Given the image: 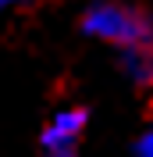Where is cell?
Masks as SVG:
<instances>
[{"label":"cell","mask_w":153,"mask_h":157,"mask_svg":"<svg viewBox=\"0 0 153 157\" xmlns=\"http://www.w3.org/2000/svg\"><path fill=\"white\" fill-rule=\"evenodd\" d=\"M29 0H0V14H11V11H18V7H25Z\"/></svg>","instance_id":"5b68a950"},{"label":"cell","mask_w":153,"mask_h":157,"mask_svg":"<svg viewBox=\"0 0 153 157\" xmlns=\"http://www.w3.org/2000/svg\"><path fill=\"white\" fill-rule=\"evenodd\" d=\"M57 157H75V154H57Z\"/></svg>","instance_id":"8992f818"},{"label":"cell","mask_w":153,"mask_h":157,"mask_svg":"<svg viewBox=\"0 0 153 157\" xmlns=\"http://www.w3.org/2000/svg\"><path fill=\"white\" fill-rule=\"evenodd\" d=\"M135 157H153V121L143 128V136L135 139Z\"/></svg>","instance_id":"277c9868"},{"label":"cell","mask_w":153,"mask_h":157,"mask_svg":"<svg viewBox=\"0 0 153 157\" xmlns=\"http://www.w3.org/2000/svg\"><path fill=\"white\" fill-rule=\"evenodd\" d=\"M121 71L128 75L132 86H153V36L139 39L132 47H121Z\"/></svg>","instance_id":"3957f363"},{"label":"cell","mask_w":153,"mask_h":157,"mask_svg":"<svg viewBox=\"0 0 153 157\" xmlns=\"http://www.w3.org/2000/svg\"><path fill=\"white\" fill-rule=\"evenodd\" d=\"M78 29L96 43H110V47L121 50V47H132L139 39L153 36V18L146 11L125 4V0H93L82 11Z\"/></svg>","instance_id":"6da1fadb"},{"label":"cell","mask_w":153,"mask_h":157,"mask_svg":"<svg viewBox=\"0 0 153 157\" xmlns=\"http://www.w3.org/2000/svg\"><path fill=\"white\" fill-rule=\"evenodd\" d=\"M89 125V114L86 107H61L57 114L50 118L43 132H39V147L47 157H57V154H75L78 139Z\"/></svg>","instance_id":"7a4b0ae2"}]
</instances>
